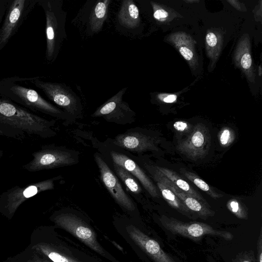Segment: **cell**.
<instances>
[{"mask_svg": "<svg viewBox=\"0 0 262 262\" xmlns=\"http://www.w3.org/2000/svg\"><path fill=\"white\" fill-rule=\"evenodd\" d=\"M56 121L48 120L4 98H0V130L4 136L23 140L27 136L54 137Z\"/></svg>", "mask_w": 262, "mask_h": 262, "instance_id": "cell-1", "label": "cell"}, {"mask_svg": "<svg viewBox=\"0 0 262 262\" xmlns=\"http://www.w3.org/2000/svg\"><path fill=\"white\" fill-rule=\"evenodd\" d=\"M0 96L32 112H39L67 122L74 120L36 91L23 85L21 77H9L0 80Z\"/></svg>", "mask_w": 262, "mask_h": 262, "instance_id": "cell-2", "label": "cell"}, {"mask_svg": "<svg viewBox=\"0 0 262 262\" xmlns=\"http://www.w3.org/2000/svg\"><path fill=\"white\" fill-rule=\"evenodd\" d=\"M63 0H38L46 18L45 59L52 63L57 59L62 43L67 38L66 22L67 12L63 9Z\"/></svg>", "mask_w": 262, "mask_h": 262, "instance_id": "cell-3", "label": "cell"}, {"mask_svg": "<svg viewBox=\"0 0 262 262\" xmlns=\"http://www.w3.org/2000/svg\"><path fill=\"white\" fill-rule=\"evenodd\" d=\"M26 81L41 91L74 120L82 118L81 99L70 86L63 83L43 81L39 77H26Z\"/></svg>", "mask_w": 262, "mask_h": 262, "instance_id": "cell-4", "label": "cell"}, {"mask_svg": "<svg viewBox=\"0 0 262 262\" xmlns=\"http://www.w3.org/2000/svg\"><path fill=\"white\" fill-rule=\"evenodd\" d=\"M32 159L23 165L24 169L29 172L71 166L78 161L76 151L53 145H45L32 154Z\"/></svg>", "mask_w": 262, "mask_h": 262, "instance_id": "cell-5", "label": "cell"}, {"mask_svg": "<svg viewBox=\"0 0 262 262\" xmlns=\"http://www.w3.org/2000/svg\"><path fill=\"white\" fill-rule=\"evenodd\" d=\"M55 224L98 254L112 262H119L99 243L96 233L82 219L71 213H61L54 218Z\"/></svg>", "mask_w": 262, "mask_h": 262, "instance_id": "cell-6", "label": "cell"}, {"mask_svg": "<svg viewBox=\"0 0 262 262\" xmlns=\"http://www.w3.org/2000/svg\"><path fill=\"white\" fill-rule=\"evenodd\" d=\"M62 178L58 176L43 181L21 187L15 186L0 194V210L11 216L27 200L45 191L53 190L55 183Z\"/></svg>", "mask_w": 262, "mask_h": 262, "instance_id": "cell-7", "label": "cell"}, {"mask_svg": "<svg viewBox=\"0 0 262 262\" xmlns=\"http://www.w3.org/2000/svg\"><path fill=\"white\" fill-rule=\"evenodd\" d=\"M38 0H9L0 28V52L16 33Z\"/></svg>", "mask_w": 262, "mask_h": 262, "instance_id": "cell-8", "label": "cell"}, {"mask_svg": "<svg viewBox=\"0 0 262 262\" xmlns=\"http://www.w3.org/2000/svg\"><path fill=\"white\" fill-rule=\"evenodd\" d=\"M111 0L88 1L80 9L72 23L79 25L89 36L99 33L102 29L108 12Z\"/></svg>", "mask_w": 262, "mask_h": 262, "instance_id": "cell-9", "label": "cell"}, {"mask_svg": "<svg viewBox=\"0 0 262 262\" xmlns=\"http://www.w3.org/2000/svg\"><path fill=\"white\" fill-rule=\"evenodd\" d=\"M164 228L172 234L190 238L201 237L210 235L231 240L233 235L230 232L220 230L208 224L200 222H183L173 217L163 215L160 219Z\"/></svg>", "mask_w": 262, "mask_h": 262, "instance_id": "cell-10", "label": "cell"}, {"mask_svg": "<svg viewBox=\"0 0 262 262\" xmlns=\"http://www.w3.org/2000/svg\"><path fill=\"white\" fill-rule=\"evenodd\" d=\"M127 88L120 90L98 107L92 114L94 118L101 117L107 122L125 125L135 121V113L123 100Z\"/></svg>", "mask_w": 262, "mask_h": 262, "instance_id": "cell-11", "label": "cell"}, {"mask_svg": "<svg viewBox=\"0 0 262 262\" xmlns=\"http://www.w3.org/2000/svg\"><path fill=\"white\" fill-rule=\"evenodd\" d=\"M211 138L207 127L199 124L187 138L177 145V149L189 158L196 160L205 156L210 146Z\"/></svg>", "mask_w": 262, "mask_h": 262, "instance_id": "cell-12", "label": "cell"}, {"mask_svg": "<svg viewBox=\"0 0 262 262\" xmlns=\"http://www.w3.org/2000/svg\"><path fill=\"white\" fill-rule=\"evenodd\" d=\"M94 157L101 180L112 198L124 209L128 211L134 210V202L123 189L117 176L100 156L96 154Z\"/></svg>", "mask_w": 262, "mask_h": 262, "instance_id": "cell-13", "label": "cell"}, {"mask_svg": "<svg viewBox=\"0 0 262 262\" xmlns=\"http://www.w3.org/2000/svg\"><path fill=\"white\" fill-rule=\"evenodd\" d=\"M132 241L155 262H177L161 247L159 244L133 225L126 227Z\"/></svg>", "mask_w": 262, "mask_h": 262, "instance_id": "cell-14", "label": "cell"}, {"mask_svg": "<svg viewBox=\"0 0 262 262\" xmlns=\"http://www.w3.org/2000/svg\"><path fill=\"white\" fill-rule=\"evenodd\" d=\"M113 142L116 146L134 152L140 153L158 149L157 141L154 138L138 132L119 134Z\"/></svg>", "mask_w": 262, "mask_h": 262, "instance_id": "cell-15", "label": "cell"}, {"mask_svg": "<svg viewBox=\"0 0 262 262\" xmlns=\"http://www.w3.org/2000/svg\"><path fill=\"white\" fill-rule=\"evenodd\" d=\"M153 176L157 178L168 187L182 202L184 205L195 215H197L201 217H208L214 215V212L210 209V206L205 205L196 199L179 189L157 169H156Z\"/></svg>", "mask_w": 262, "mask_h": 262, "instance_id": "cell-16", "label": "cell"}, {"mask_svg": "<svg viewBox=\"0 0 262 262\" xmlns=\"http://www.w3.org/2000/svg\"><path fill=\"white\" fill-rule=\"evenodd\" d=\"M110 155L113 162L121 166L136 177L150 195L159 196L155 184L134 161L127 156L115 151H112Z\"/></svg>", "mask_w": 262, "mask_h": 262, "instance_id": "cell-17", "label": "cell"}, {"mask_svg": "<svg viewBox=\"0 0 262 262\" xmlns=\"http://www.w3.org/2000/svg\"><path fill=\"white\" fill-rule=\"evenodd\" d=\"M40 249L53 262H89L88 257L62 243L45 244Z\"/></svg>", "mask_w": 262, "mask_h": 262, "instance_id": "cell-18", "label": "cell"}, {"mask_svg": "<svg viewBox=\"0 0 262 262\" xmlns=\"http://www.w3.org/2000/svg\"><path fill=\"white\" fill-rule=\"evenodd\" d=\"M117 18L122 27L129 30L136 29L141 22L139 9L133 0L122 1Z\"/></svg>", "mask_w": 262, "mask_h": 262, "instance_id": "cell-19", "label": "cell"}, {"mask_svg": "<svg viewBox=\"0 0 262 262\" xmlns=\"http://www.w3.org/2000/svg\"><path fill=\"white\" fill-rule=\"evenodd\" d=\"M156 169L164 175L179 189L209 206L203 196L177 173L163 167L156 166Z\"/></svg>", "mask_w": 262, "mask_h": 262, "instance_id": "cell-20", "label": "cell"}, {"mask_svg": "<svg viewBox=\"0 0 262 262\" xmlns=\"http://www.w3.org/2000/svg\"><path fill=\"white\" fill-rule=\"evenodd\" d=\"M154 178L163 198L171 207L188 217L193 218L195 216L168 187L156 177H154Z\"/></svg>", "mask_w": 262, "mask_h": 262, "instance_id": "cell-21", "label": "cell"}, {"mask_svg": "<svg viewBox=\"0 0 262 262\" xmlns=\"http://www.w3.org/2000/svg\"><path fill=\"white\" fill-rule=\"evenodd\" d=\"M113 167L116 174L130 191L135 193L141 192V187L135 178L129 171L114 162Z\"/></svg>", "mask_w": 262, "mask_h": 262, "instance_id": "cell-22", "label": "cell"}, {"mask_svg": "<svg viewBox=\"0 0 262 262\" xmlns=\"http://www.w3.org/2000/svg\"><path fill=\"white\" fill-rule=\"evenodd\" d=\"M182 173L190 181L202 190L205 191L211 198L217 199L223 196V195L214 191L206 182L194 173L185 170H181Z\"/></svg>", "mask_w": 262, "mask_h": 262, "instance_id": "cell-23", "label": "cell"}, {"mask_svg": "<svg viewBox=\"0 0 262 262\" xmlns=\"http://www.w3.org/2000/svg\"><path fill=\"white\" fill-rule=\"evenodd\" d=\"M234 132L230 128L224 127L219 134V141L222 146H229L234 141Z\"/></svg>", "mask_w": 262, "mask_h": 262, "instance_id": "cell-24", "label": "cell"}, {"mask_svg": "<svg viewBox=\"0 0 262 262\" xmlns=\"http://www.w3.org/2000/svg\"><path fill=\"white\" fill-rule=\"evenodd\" d=\"M227 207L237 217L246 219L247 217L245 209L242 204L235 199H231L227 203Z\"/></svg>", "mask_w": 262, "mask_h": 262, "instance_id": "cell-25", "label": "cell"}, {"mask_svg": "<svg viewBox=\"0 0 262 262\" xmlns=\"http://www.w3.org/2000/svg\"><path fill=\"white\" fill-rule=\"evenodd\" d=\"M235 262H256L253 253L245 252L237 255Z\"/></svg>", "mask_w": 262, "mask_h": 262, "instance_id": "cell-26", "label": "cell"}, {"mask_svg": "<svg viewBox=\"0 0 262 262\" xmlns=\"http://www.w3.org/2000/svg\"><path fill=\"white\" fill-rule=\"evenodd\" d=\"M173 127L175 129L180 132H188L190 127L189 124L187 122L182 121H178L174 123Z\"/></svg>", "mask_w": 262, "mask_h": 262, "instance_id": "cell-27", "label": "cell"}, {"mask_svg": "<svg viewBox=\"0 0 262 262\" xmlns=\"http://www.w3.org/2000/svg\"><path fill=\"white\" fill-rule=\"evenodd\" d=\"M241 63L242 67L245 70L249 69L252 64V59L251 55L248 53H246L243 55Z\"/></svg>", "mask_w": 262, "mask_h": 262, "instance_id": "cell-28", "label": "cell"}, {"mask_svg": "<svg viewBox=\"0 0 262 262\" xmlns=\"http://www.w3.org/2000/svg\"><path fill=\"white\" fill-rule=\"evenodd\" d=\"M179 52L183 57L188 61L191 60L193 57V52L187 47H181L179 48Z\"/></svg>", "mask_w": 262, "mask_h": 262, "instance_id": "cell-29", "label": "cell"}, {"mask_svg": "<svg viewBox=\"0 0 262 262\" xmlns=\"http://www.w3.org/2000/svg\"><path fill=\"white\" fill-rule=\"evenodd\" d=\"M257 254L256 259V262H262V233L261 230L257 241Z\"/></svg>", "mask_w": 262, "mask_h": 262, "instance_id": "cell-30", "label": "cell"}, {"mask_svg": "<svg viewBox=\"0 0 262 262\" xmlns=\"http://www.w3.org/2000/svg\"><path fill=\"white\" fill-rule=\"evenodd\" d=\"M206 42L211 47H214L217 43V38L214 33L209 32L206 36Z\"/></svg>", "mask_w": 262, "mask_h": 262, "instance_id": "cell-31", "label": "cell"}, {"mask_svg": "<svg viewBox=\"0 0 262 262\" xmlns=\"http://www.w3.org/2000/svg\"><path fill=\"white\" fill-rule=\"evenodd\" d=\"M168 16V13L162 9H157L154 13V17L155 19L160 20L165 19Z\"/></svg>", "mask_w": 262, "mask_h": 262, "instance_id": "cell-32", "label": "cell"}, {"mask_svg": "<svg viewBox=\"0 0 262 262\" xmlns=\"http://www.w3.org/2000/svg\"><path fill=\"white\" fill-rule=\"evenodd\" d=\"M9 0H0V24L4 17Z\"/></svg>", "mask_w": 262, "mask_h": 262, "instance_id": "cell-33", "label": "cell"}, {"mask_svg": "<svg viewBox=\"0 0 262 262\" xmlns=\"http://www.w3.org/2000/svg\"><path fill=\"white\" fill-rule=\"evenodd\" d=\"M177 96L176 95H169L164 97H160L159 96V98L163 101L166 103H172L175 101L177 99Z\"/></svg>", "mask_w": 262, "mask_h": 262, "instance_id": "cell-34", "label": "cell"}, {"mask_svg": "<svg viewBox=\"0 0 262 262\" xmlns=\"http://www.w3.org/2000/svg\"><path fill=\"white\" fill-rule=\"evenodd\" d=\"M4 155V151L3 150L0 149V159L2 158V157H3Z\"/></svg>", "mask_w": 262, "mask_h": 262, "instance_id": "cell-35", "label": "cell"}, {"mask_svg": "<svg viewBox=\"0 0 262 262\" xmlns=\"http://www.w3.org/2000/svg\"><path fill=\"white\" fill-rule=\"evenodd\" d=\"M0 136H4L3 133L0 130Z\"/></svg>", "mask_w": 262, "mask_h": 262, "instance_id": "cell-36", "label": "cell"}]
</instances>
